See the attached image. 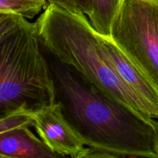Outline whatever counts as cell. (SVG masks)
Returning <instances> with one entry per match:
<instances>
[{"label":"cell","mask_w":158,"mask_h":158,"mask_svg":"<svg viewBox=\"0 0 158 158\" xmlns=\"http://www.w3.org/2000/svg\"><path fill=\"white\" fill-rule=\"evenodd\" d=\"M43 50L53 78L56 102L90 149L88 157L158 158L151 119L106 95Z\"/></svg>","instance_id":"obj_1"},{"label":"cell","mask_w":158,"mask_h":158,"mask_svg":"<svg viewBox=\"0 0 158 158\" xmlns=\"http://www.w3.org/2000/svg\"><path fill=\"white\" fill-rule=\"evenodd\" d=\"M56 102L55 86L35 23L0 13V118Z\"/></svg>","instance_id":"obj_2"},{"label":"cell","mask_w":158,"mask_h":158,"mask_svg":"<svg viewBox=\"0 0 158 158\" xmlns=\"http://www.w3.org/2000/svg\"><path fill=\"white\" fill-rule=\"evenodd\" d=\"M35 23L46 52L106 95L152 119L146 105L120 80L105 52L100 34L86 15L49 5Z\"/></svg>","instance_id":"obj_3"},{"label":"cell","mask_w":158,"mask_h":158,"mask_svg":"<svg viewBox=\"0 0 158 158\" xmlns=\"http://www.w3.org/2000/svg\"><path fill=\"white\" fill-rule=\"evenodd\" d=\"M110 37L158 89V0H123Z\"/></svg>","instance_id":"obj_4"},{"label":"cell","mask_w":158,"mask_h":158,"mask_svg":"<svg viewBox=\"0 0 158 158\" xmlns=\"http://www.w3.org/2000/svg\"><path fill=\"white\" fill-rule=\"evenodd\" d=\"M33 126L43 141L62 157H88L90 149L66 120L58 103L32 113Z\"/></svg>","instance_id":"obj_5"},{"label":"cell","mask_w":158,"mask_h":158,"mask_svg":"<svg viewBox=\"0 0 158 158\" xmlns=\"http://www.w3.org/2000/svg\"><path fill=\"white\" fill-rule=\"evenodd\" d=\"M100 38L110 63L120 80L146 105L152 119L158 120V89L155 85L111 37L100 34Z\"/></svg>","instance_id":"obj_6"},{"label":"cell","mask_w":158,"mask_h":158,"mask_svg":"<svg viewBox=\"0 0 158 158\" xmlns=\"http://www.w3.org/2000/svg\"><path fill=\"white\" fill-rule=\"evenodd\" d=\"M1 158H59L41 138L24 126L0 133Z\"/></svg>","instance_id":"obj_7"},{"label":"cell","mask_w":158,"mask_h":158,"mask_svg":"<svg viewBox=\"0 0 158 158\" xmlns=\"http://www.w3.org/2000/svg\"><path fill=\"white\" fill-rule=\"evenodd\" d=\"M122 1L123 0H92L94 10L89 19L98 33L110 37L112 25Z\"/></svg>","instance_id":"obj_8"},{"label":"cell","mask_w":158,"mask_h":158,"mask_svg":"<svg viewBox=\"0 0 158 158\" xmlns=\"http://www.w3.org/2000/svg\"><path fill=\"white\" fill-rule=\"evenodd\" d=\"M48 6L47 0H0V13L16 14L32 19Z\"/></svg>","instance_id":"obj_9"},{"label":"cell","mask_w":158,"mask_h":158,"mask_svg":"<svg viewBox=\"0 0 158 158\" xmlns=\"http://www.w3.org/2000/svg\"><path fill=\"white\" fill-rule=\"evenodd\" d=\"M49 5L74 14H84L88 18L92 15V0H47Z\"/></svg>","instance_id":"obj_10"},{"label":"cell","mask_w":158,"mask_h":158,"mask_svg":"<svg viewBox=\"0 0 158 158\" xmlns=\"http://www.w3.org/2000/svg\"><path fill=\"white\" fill-rule=\"evenodd\" d=\"M24 126H33L32 113H14L0 118V133Z\"/></svg>","instance_id":"obj_11"},{"label":"cell","mask_w":158,"mask_h":158,"mask_svg":"<svg viewBox=\"0 0 158 158\" xmlns=\"http://www.w3.org/2000/svg\"><path fill=\"white\" fill-rule=\"evenodd\" d=\"M151 122H152L153 125L154 127V129H155L156 135H157V145H158V120L156 119H151Z\"/></svg>","instance_id":"obj_12"}]
</instances>
